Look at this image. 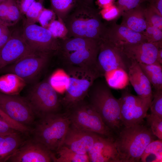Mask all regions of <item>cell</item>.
I'll use <instances>...</instances> for the list:
<instances>
[{"mask_svg":"<svg viewBox=\"0 0 162 162\" xmlns=\"http://www.w3.org/2000/svg\"><path fill=\"white\" fill-rule=\"evenodd\" d=\"M102 19L95 7L77 4L63 22L68 31L66 37L100 40L106 28Z\"/></svg>","mask_w":162,"mask_h":162,"instance_id":"1","label":"cell"},{"mask_svg":"<svg viewBox=\"0 0 162 162\" xmlns=\"http://www.w3.org/2000/svg\"><path fill=\"white\" fill-rule=\"evenodd\" d=\"M155 136L142 124L124 126L118 131L114 142L121 162H138L147 146Z\"/></svg>","mask_w":162,"mask_h":162,"instance_id":"2","label":"cell"},{"mask_svg":"<svg viewBox=\"0 0 162 162\" xmlns=\"http://www.w3.org/2000/svg\"><path fill=\"white\" fill-rule=\"evenodd\" d=\"M58 40V52H60L67 64L97 69L96 61L100 40L68 37Z\"/></svg>","mask_w":162,"mask_h":162,"instance_id":"3","label":"cell"},{"mask_svg":"<svg viewBox=\"0 0 162 162\" xmlns=\"http://www.w3.org/2000/svg\"><path fill=\"white\" fill-rule=\"evenodd\" d=\"M87 95L89 104L98 113L106 125L112 131H119L122 125L119 101L114 96L106 82L96 80Z\"/></svg>","mask_w":162,"mask_h":162,"instance_id":"4","label":"cell"},{"mask_svg":"<svg viewBox=\"0 0 162 162\" xmlns=\"http://www.w3.org/2000/svg\"><path fill=\"white\" fill-rule=\"evenodd\" d=\"M33 130V139L53 153L63 146L70 123L68 114L55 113L40 118Z\"/></svg>","mask_w":162,"mask_h":162,"instance_id":"5","label":"cell"},{"mask_svg":"<svg viewBox=\"0 0 162 162\" xmlns=\"http://www.w3.org/2000/svg\"><path fill=\"white\" fill-rule=\"evenodd\" d=\"M65 72L68 77L69 83L63 102L68 108L84 100L94 82L101 75L97 69L68 64Z\"/></svg>","mask_w":162,"mask_h":162,"instance_id":"6","label":"cell"},{"mask_svg":"<svg viewBox=\"0 0 162 162\" xmlns=\"http://www.w3.org/2000/svg\"><path fill=\"white\" fill-rule=\"evenodd\" d=\"M68 109L70 111L68 114L71 126L115 139L113 131L106 125L98 113L89 103H86L83 100Z\"/></svg>","mask_w":162,"mask_h":162,"instance_id":"7","label":"cell"},{"mask_svg":"<svg viewBox=\"0 0 162 162\" xmlns=\"http://www.w3.org/2000/svg\"><path fill=\"white\" fill-rule=\"evenodd\" d=\"M35 115L40 118L45 115L57 113L60 106L57 92L48 81L34 85L26 98Z\"/></svg>","mask_w":162,"mask_h":162,"instance_id":"8","label":"cell"},{"mask_svg":"<svg viewBox=\"0 0 162 162\" xmlns=\"http://www.w3.org/2000/svg\"><path fill=\"white\" fill-rule=\"evenodd\" d=\"M50 54L35 51L21 57L0 72L14 74L27 83L32 82L46 65Z\"/></svg>","mask_w":162,"mask_h":162,"instance_id":"9","label":"cell"},{"mask_svg":"<svg viewBox=\"0 0 162 162\" xmlns=\"http://www.w3.org/2000/svg\"><path fill=\"white\" fill-rule=\"evenodd\" d=\"M152 99L133 95L127 91L123 92L118 99L122 125L129 127L142 124Z\"/></svg>","mask_w":162,"mask_h":162,"instance_id":"10","label":"cell"},{"mask_svg":"<svg viewBox=\"0 0 162 162\" xmlns=\"http://www.w3.org/2000/svg\"><path fill=\"white\" fill-rule=\"evenodd\" d=\"M131 62L120 48L104 38L100 40L96 66L101 76L117 68L128 72Z\"/></svg>","mask_w":162,"mask_h":162,"instance_id":"11","label":"cell"},{"mask_svg":"<svg viewBox=\"0 0 162 162\" xmlns=\"http://www.w3.org/2000/svg\"><path fill=\"white\" fill-rule=\"evenodd\" d=\"M0 110L18 123L29 127L35 114L26 98L0 92Z\"/></svg>","mask_w":162,"mask_h":162,"instance_id":"12","label":"cell"},{"mask_svg":"<svg viewBox=\"0 0 162 162\" xmlns=\"http://www.w3.org/2000/svg\"><path fill=\"white\" fill-rule=\"evenodd\" d=\"M22 36L28 45L35 51L50 54L59 50L58 39L54 37L47 28L35 23L26 22Z\"/></svg>","mask_w":162,"mask_h":162,"instance_id":"13","label":"cell"},{"mask_svg":"<svg viewBox=\"0 0 162 162\" xmlns=\"http://www.w3.org/2000/svg\"><path fill=\"white\" fill-rule=\"evenodd\" d=\"M53 153L33 138L23 142L7 162H50Z\"/></svg>","mask_w":162,"mask_h":162,"instance_id":"14","label":"cell"},{"mask_svg":"<svg viewBox=\"0 0 162 162\" xmlns=\"http://www.w3.org/2000/svg\"><path fill=\"white\" fill-rule=\"evenodd\" d=\"M102 38L119 48L127 45L147 42L143 34L134 32L125 26L117 24L116 21L106 23V31Z\"/></svg>","mask_w":162,"mask_h":162,"instance_id":"15","label":"cell"},{"mask_svg":"<svg viewBox=\"0 0 162 162\" xmlns=\"http://www.w3.org/2000/svg\"><path fill=\"white\" fill-rule=\"evenodd\" d=\"M161 47L162 41L127 45L119 48L131 61H135L138 63L150 64L157 62L158 50Z\"/></svg>","mask_w":162,"mask_h":162,"instance_id":"16","label":"cell"},{"mask_svg":"<svg viewBox=\"0 0 162 162\" xmlns=\"http://www.w3.org/2000/svg\"><path fill=\"white\" fill-rule=\"evenodd\" d=\"M100 135L97 133L82 130L70 125L63 146L79 154H88Z\"/></svg>","mask_w":162,"mask_h":162,"instance_id":"17","label":"cell"},{"mask_svg":"<svg viewBox=\"0 0 162 162\" xmlns=\"http://www.w3.org/2000/svg\"><path fill=\"white\" fill-rule=\"evenodd\" d=\"M35 51L28 45L22 36H12L0 48V71L24 56Z\"/></svg>","mask_w":162,"mask_h":162,"instance_id":"18","label":"cell"},{"mask_svg":"<svg viewBox=\"0 0 162 162\" xmlns=\"http://www.w3.org/2000/svg\"><path fill=\"white\" fill-rule=\"evenodd\" d=\"M114 140L100 135L88 153L89 162H121Z\"/></svg>","mask_w":162,"mask_h":162,"instance_id":"19","label":"cell"},{"mask_svg":"<svg viewBox=\"0 0 162 162\" xmlns=\"http://www.w3.org/2000/svg\"><path fill=\"white\" fill-rule=\"evenodd\" d=\"M128 74L129 82L137 95L144 98L152 99L151 84L137 62L131 61Z\"/></svg>","mask_w":162,"mask_h":162,"instance_id":"20","label":"cell"},{"mask_svg":"<svg viewBox=\"0 0 162 162\" xmlns=\"http://www.w3.org/2000/svg\"><path fill=\"white\" fill-rule=\"evenodd\" d=\"M143 4L123 12L121 24L143 34L147 25L145 14L146 7Z\"/></svg>","mask_w":162,"mask_h":162,"instance_id":"21","label":"cell"},{"mask_svg":"<svg viewBox=\"0 0 162 162\" xmlns=\"http://www.w3.org/2000/svg\"><path fill=\"white\" fill-rule=\"evenodd\" d=\"M20 132L0 136V162H7L23 141Z\"/></svg>","mask_w":162,"mask_h":162,"instance_id":"22","label":"cell"},{"mask_svg":"<svg viewBox=\"0 0 162 162\" xmlns=\"http://www.w3.org/2000/svg\"><path fill=\"white\" fill-rule=\"evenodd\" d=\"M26 82L20 77L11 73L0 76V92L9 95H18Z\"/></svg>","mask_w":162,"mask_h":162,"instance_id":"23","label":"cell"},{"mask_svg":"<svg viewBox=\"0 0 162 162\" xmlns=\"http://www.w3.org/2000/svg\"><path fill=\"white\" fill-rule=\"evenodd\" d=\"M138 64L154 89H162V65L157 62L150 64Z\"/></svg>","mask_w":162,"mask_h":162,"instance_id":"24","label":"cell"},{"mask_svg":"<svg viewBox=\"0 0 162 162\" xmlns=\"http://www.w3.org/2000/svg\"><path fill=\"white\" fill-rule=\"evenodd\" d=\"M104 76L108 86L115 89L124 88L129 82L128 72L121 68L112 70L105 73Z\"/></svg>","mask_w":162,"mask_h":162,"instance_id":"25","label":"cell"},{"mask_svg":"<svg viewBox=\"0 0 162 162\" xmlns=\"http://www.w3.org/2000/svg\"><path fill=\"white\" fill-rule=\"evenodd\" d=\"M57 157L52 156L53 161L55 162H89L88 154H80L66 146H63L57 152Z\"/></svg>","mask_w":162,"mask_h":162,"instance_id":"26","label":"cell"},{"mask_svg":"<svg viewBox=\"0 0 162 162\" xmlns=\"http://www.w3.org/2000/svg\"><path fill=\"white\" fill-rule=\"evenodd\" d=\"M52 10L58 18L63 22L65 17L75 7L76 0H50Z\"/></svg>","mask_w":162,"mask_h":162,"instance_id":"27","label":"cell"},{"mask_svg":"<svg viewBox=\"0 0 162 162\" xmlns=\"http://www.w3.org/2000/svg\"><path fill=\"white\" fill-rule=\"evenodd\" d=\"M153 157L154 162H162V140H154L147 146L141 156L142 162H147L149 157Z\"/></svg>","mask_w":162,"mask_h":162,"instance_id":"28","label":"cell"},{"mask_svg":"<svg viewBox=\"0 0 162 162\" xmlns=\"http://www.w3.org/2000/svg\"><path fill=\"white\" fill-rule=\"evenodd\" d=\"M48 81L52 87L58 92L65 90L68 84L69 79L65 71L58 70L51 75Z\"/></svg>","mask_w":162,"mask_h":162,"instance_id":"29","label":"cell"},{"mask_svg":"<svg viewBox=\"0 0 162 162\" xmlns=\"http://www.w3.org/2000/svg\"><path fill=\"white\" fill-rule=\"evenodd\" d=\"M145 14L147 24L162 30V15L157 10L148 4L146 7Z\"/></svg>","mask_w":162,"mask_h":162,"instance_id":"30","label":"cell"},{"mask_svg":"<svg viewBox=\"0 0 162 162\" xmlns=\"http://www.w3.org/2000/svg\"><path fill=\"white\" fill-rule=\"evenodd\" d=\"M146 118L153 134L162 140V118L151 114H147Z\"/></svg>","mask_w":162,"mask_h":162,"instance_id":"31","label":"cell"},{"mask_svg":"<svg viewBox=\"0 0 162 162\" xmlns=\"http://www.w3.org/2000/svg\"><path fill=\"white\" fill-rule=\"evenodd\" d=\"M47 29L55 38L57 39L64 38L67 35L68 31L63 22L54 20L49 25Z\"/></svg>","mask_w":162,"mask_h":162,"instance_id":"32","label":"cell"},{"mask_svg":"<svg viewBox=\"0 0 162 162\" xmlns=\"http://www.w3.org/2000/svg\"><path fill=\"white\" fill-rule=\"evenodd\" d=\"M42 1H34L29 7L25 15L26 17V22L28 23H35L38 21L39 16L44 8Z\"/></svg>","mask_w":162,"mask_h":162,"instance_id":"33","label":"cell"},{"mask_svg":"<svg viewBox=\"0 0 162 162\" xmlns=\"http://www.w3.org/2000/svg\"><path fill=\"white\" fill-rule=\"evenodd\" d=\"M149 108L151 114L162 118V89H155Z\"/></svg>","mask_w":162,"mask_h":162,"instance_id":"34","label":"cell"},{"mask_svg":"<svg viewBox=\"0 0 162 162\" xmlns=\"http://www.w3.org/2000/svg\"><path fill=\"white\" fill-rule=\"evenodd\" d=\"M99 12L102 19L110 22L116 21L122 14L115 4L101 9Z\"/></svg>","mask_w":162,"mask_h":162,"instance_id":"35","label":"cell"},{"mask_svg":"<svg viewBox=\"0 0 162 162\" xmlns=\"http://www.w3.org/2000/svg\"><path fill=\"white\" fill-rule=\"evenodd\" d=\"M143 34L145 36L147 42L149 43L162 41V30L147 23Z\"/></svg>","mask_w":162,"mask_h":162,"instance_id":"36","label":"cell"},{"mask_svg":"<svg viewBox=\"0 0 162 162\" xmlns=\"http://www.w3.org/2000/svg\"><path fill=\"white\" fill-rule=\"evenodd\" d=\"M150 0H117L115 4L122 14L125 11L134 8Z\"/></svg>","mask_w":162,"mask_h":162,"instance_id":"37","label":"cell"},{"mask_svg":"<svg viewBox=\"0 0 162 162\" xmlns=\"http://www.w3.org/2000/svg\"><path fill=\"white\" fill-rule=\"evenodd\" d=\"M21 14L16 0H10L6 19L10 24L14 25L19 20Z\"/></svg>","mask_w":162,"mask_h":162,"instance_id":"38","label":"cell"},{"mask_svg":"<svg viewBox=\"0 0 162 162\" xmlns=\"http://www.w3.org/2000/svg\"><path fill=\"white\" fill-rule=\"evenodd\" d=\"M56 16L52 10L44 8L39 16L38 21L41 26L47 28L50 24L55 20Z\"/></svg>","mask_w":162,"mask_h":162,"instance_id":"39","label":"cell"},{"mask_svg":"<svg viewBox=\"0 0 162 162\" xmlns=\"http://www.w3.org/2000/svg\"><path fill=\"white\" fill-rule=\"evenodd\" d=\"M0 119L6 122L14 129L20 133H27L30 130V128L21 124L13 120L1 110Z\"/></svg>","mask_w":162,"mask_h":162,"instance_id":"40","label":"cell"},{"mask_svg":"<svg viewBox=\"0 0 162 162\" xmlns=\"http://www.w3.org/2000/svg\"><path fill=\"white\" fill-rule=\"evenodd\" d=\"M10 32L6 26L0 25V48L4 45L11 37Z\"/></svg>","mask_w":162,"mask_h":162,"instance_id":"41","label":"cell"},{"mask_svg":"<svg viewBox=\"0 0 162 162\" xmlns=\"http://www.w3.org/2000/svg\"><path fill=\"white\" fill-rule=\"evenodd\" d=\"M16 132L19 131L14 129L6 122L0 119V136Z\"/></svg>","mask_w":162,"mask_h":162,"instance_id":"42","label":"cell"},{"mask_svg":"<svg viewBox=\"0 0 162 162\" xmlns=\"http://www.w3.org/2000/svg\"><path fill=\"white\" fill-rule=\"evenodd\" d=\"M35 0H16L21 14H25L27 10Z\"/></svg>","mask_w":162,"mask_h":162,"instance_id":"43","label":"cell"},{"mask_svg":"<svg viewBox=\"0 0 162 162\" xmlns=\"http://www.w3.org/2000/svg\"><path fill=\"white\" fill-rule=\"evenodd\" d=\"M10 0H6L0 4V17L7 16Z\"/></svg>","mask_w":162,"mask_h":162,"instance_id":"44","label":"cell"},{"mask_svg":"<svg viewBox=\"0 0 162 162\" xmlns=\"http://www.w3.org/2000/svg\"><path fill=\"white\" fill-rule=\"evenodd\" d=\"M116 0H97L96 4L99 9H102L115 4Z\"/></svg>","mask_w":162,"mask_h":162,"instance_id":"45","label":"cell"},{"mask_svg":"<svg viewBox=\"0 0 162 162\" xmlns=\"http://www.w3.org/2000/svg\"><path fill=\"white\" fill-rule=\"evenodd\" d=\"M148 3L162 15V0H150Z\"/></svg>","mask_w":162,"mask_h":162,"instance_id":"46","label":"cell"},{"mask_svg":"<svg viewBox=\"0 0 162 162\" xmlns=\"http://www.w3.org/2000/svg\"><path fill=\"white\" fill-rule=\"evenodd\" d=\"M76 4H84L92 7H94V0H76Z\"/></svg>","mask_w":162,"mask_h":162,"instance_id":"47","label":"cell"},{"mask_svg":"<svg viewBox=\"0 0 162 162\" xmlns=\"http://www.w3.org/2000/svg\"><path fill=\"white\" fill-rule=\"evenodd\" d=\"M157 62L162 65V47L158 49L157 57Z\"/></svg>","mask_w":162,"mask_h":162,"instance_id":"48","label":"cell"},{"mask_svg":"<svg viewBox=\"0 0 162 162\" xmlns=\"http://www.w3.org/2000/svg\"><path fill=\"white\" fill-rule=\"evenodd\" d=\"M6 0H0V4Z\"/></svg>","mask_w":162,"mask_h":162,"instance_id":"49","label":"cell"},{"mask_svg":"<svg viewBox=\"0 0 162 162\" xmlns=\"http://www.w3.org/2000/svg\"><path fill=\"white\" fill-rule=\"evenodd\" d=\"M41 0L43 1V0Z\"/></svg>","mask_w":162,"mask_h":162,"instance_id":"50","label":"cell"}]
</instances>
